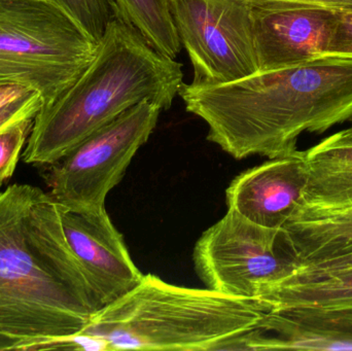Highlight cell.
Wrapping results in <instances>:
<instances>
[{
	"instance_id": "cell-14",
	"label": "cell",
	"mask_w": 352,
	"mask_h": 351,
	"mask_svg": "<svg viewBox=\"0 0 352 351\" xmlns=\"http://www.w3.org/2000/svg\"><path fill=\"white\" fill-rule=\"evenodd\" d=\"M271 310H352V269L318 271L297 267L261 291Z\"/></svg>"
},
{
	"instance_id": "cell-2",
	"label": "cell",
	"mask_w": 352,
	"mask_h": 351,
	"mask_svg": "<svg viewBox=\"0 0 352 351\" xmlns=\"http://www.w3.org/2000/svg\"><path fill=\"white\" fill-rule=\"evenodd\" d=\"M186 111L207 139L241 160L295 152L300 135L322 134L352 119L351 58L320 57L225 84H182Z\"/></svg>"
},
{
	"instance_id": "cell-19",
	"label": "cell",
	"mask_w": 352,
	"mask_h": 351,
	"mask_svg": "<svg viewBox=\"0 0 352 351\" xmlns=\"http://www.w3.org/2000/svg\"><path fill=\"white\" fill-rule=\"evenodd\" d=\"M43 106V98L36 91H27L25 94L12 99L0 106V132L19 122L34 120Z\"/></svg>"
},
{
	"instance_id": "cell-7",
	"label": "cell",
	"mask_w": 352,
	"mask_h": 351,
	"mask_svg": "<svg viewBox=\"0 0 352 351\" xmlns=\"http://www.w3.org/2000/svg\"><path fill=\"white\" fill-rule=\"evenodd\" d=\"M280 231L258 226L228 210L195 245L196 273L210 290L258 298L263 288L297 268L283 247Z\"/></svg>"
},
{
	"instance_id": "cell-9",
	"label": "cell",
	"mask_w": 352,
	"mask_h": 351,
	"mask_svg": "<svg viewBox=\"0 0 352 351\" xmlns=\"http://www.w3.org/2000/svg\"><path fill=\"white\" fill-rule=\"evenodd\" d=\"M250 6L258 71L322 57L338 10L289 1L260 2Z\"/></svg>"
},
{
	"instance_id": "cell-23",
	"label": "cell",
	"mask_w": 352,
	"mask_h": 351,
	"mask_svg": "<svg viewBox=\"0 0 352 351\" xmlns=\"http://www.w3.org/2000/svg\"><path fill=\"white\" fill-rule=\"evenodd\" d=\"M29 90H31V89L20 86V84H0V106L10 102L12 99L25 94Z\"/></svg>"
},
{
	"instance_id": "cell-1",
	"label": "cell",
	"mask_w": 352,
	"mask_h": 351,
	"mask_svg": "<svg viewBox=\"0 0 352 351\" xmlns=\"http://www.w3.org/2000/svg\"><path fill=\"white\" fill-rule=\"evenodd\" d=\"M104 302L41 188L0 192V350H37L80 333Z\"/></svg>"
},
{
	"instance_id": "cell-20",
	"label": "cell",
	"mask_w": 352,
	"mask_h": 351,
	"mask_svg": "<svg viewBox=\"0 0 352 351\" xmlns=\"http://www.w3.org/2000/svg\"><path fill=\"white\" fill-rule=\"evenodd\" d=\"M322 57L352 59V10H337L336 19L331 29Z\"/></svg>"
},
{
	"instance_id": "cell-6",
	"label": "cell",
	"mask_w": 352,
	"mask_h": 351,
	"mask_svg": "<svg viewBox=\"0 0 352 351\" xmlns=\"http://www.w3.org/2000/svg\"><path fill=\"white\" fill-rule=\"evenodd\" d=\"M161 111L156 103L142 101L97 130L63 158L36 167L50 195L72 212L105 208L107 196L152 135Z\"/></svg>"
},
{
	"instance_id": "cell-11",
	"label": "cell",
	"mask_w": 352,
	"mask_h": 351,
	"mask_svg": "<svg viewBox=\"0 0 352 351\" xmlns=\"http://www.w3.org/2000/svg\"><path fill=\"white\" fill-rule=\"evenodd\" d=\"M306 181L303 150L269 158L230 183L228 210L258 226L281 230L301 203Z\"/></svg>"
},
{
	"instance_id": "cell-18",
	"label": "cell",
	"mask_w": 352,
	"mask_h": 351,
	"mask_svg": "<svg viewBox=\"0 0 352 351\" xmlns=\"http://www.w3.org/2000/svg\"><path fill=\"white\" fill-rule=\"evenodd\" d=\"M33 123L34 120H25L0 132V187L14 175Z\"/></svg>"
},
{
	"instance_id": "cell-21",
	"label": "cell",
	"mask_w": 352,
	"mask_h": 351,
	"mask_svg": "<svg viewBox=\"0 0 352 351\" xmlns=\"http://www.w3.org/2000/svg\"><path fill=\"white\" fill-rule=\"evenodd\" d=\"M307 269L318 270V271H341V270L352 269V251L335 256L310 265L300 266Z\"/></svg>"
},
{
	"instance_id": "cell-10",
	"label": "cell",
	"mask_w": 352,
	"mask_h": 351,
	"mask_svg": "<svg viewBox=\"0 0 352 351\" xmlns=\"http://www.w3.org/2000/svg\"><path fill=\"white\" fill-rule=\"evenodd\" d=\"M66 238L105 306L127 295L142 282L121 233L102 208L72 212L62 207Z\"/></svg>"
},
{
	"instance_id": "cell-16",
	"label": "cell",
	"mask_w": 352,
	"mask_h": 351,
	"mask_svg": "<svg viewBox=\"0 0 352 351\" xmlns=\"http://www.w3.org/2000/svg\"><path fill=\"white\" fill-rule=\"evenodd\" d=\"M120 16L133 26L159 53L176 59L180 49L170 0H115Z\"/></svg>"
},
{
	"instance_id": "cell-24",
	"label": "cell",
	"mask_w": 352,
	"mask_h": 351,
	"mask_svg": "<svg viewBox=\"0 0 352 351\" xmlns=\"http://www.w3.org/2000/svg\"><path fill=\"white\" fill-rule=\"evenodd\" d=\"M351 125H352V119L351 120Z\"/></svg>"
},
{
	"instance_id": "cell-15",
	"label": "cell",
	"mask_w": 352,
	"mask_h": 351,
	"mask_svg": "<svg viewBox=\"0 0 352 351\" xmlns=\"http://www.w3.org/2000/svg\"><path fill=\"white\" fill-rule=\"evenodd\" d=\"M297 267L352 251V218L294 216L280 231Z\"/></svg>"
},
{
	"instance_id": "cell-22",
	"label": "cell",
	"mask_w": 352,
	"mask_h": 351,
	"mask_svg": "<svg viewBox=\"0 0 352 351\" xmlns=\"http://www.w3.org/2000/svg\"><path fill=\"white\" fill-rule=\"evenodd\" d=\"M248 4L260 3L266 1H289L300 2V3L316 4V5L326 6L334 10H352V0H239Z\"/></svg>"
},
{
	"instance_id": "cell-17",
	"label": "cell",
	"mask_w": 352,
	"mask_h": 351,
	"mask_svg": "<svg viewBox=\"0 0 352 351\" xmlns=\"http://www.w3.org/2000/svg\"><path fill=\"white\" fill-rule=\"evenodd\" d=\"M63 8L86 31L87 34L99 43L107 25L120 16L115 0H51Z\"/></svg>"
},
{
	"instance_id": "cell-4",
	"label": "cell",
	"mask_w": 352,
	"mask_h": 351,
	"mask_svg": "<svg viewBox=\"0 0 352 351\" xmlns=\"http://www.w3.org/2000/svg\"><path fill=\"white\" fill-rule=\"evenodd\" d=\"M270 310L258 298L184 288L146 274L76 335L87 350H237Z\"/></svg>"
},
{
	"instance_id": "cell-5",
	"label": "cell",
	"mask_w": 352,
	"mask_h": 351,
	"mask_svg": "<svg viewBox=\"0 0 352 351\" xmlns=\"http://www.w3.org/2000/svg\"><path fill=\"white\" fill-rule=\"evenodd\" d=\"M98 43L51 0H0V84L36 91L47 107L88 68Z\"/></svg>"
},
{
	"instance_id": "cell-12",
	"label": "cell",
	"mask_w": 352,
	"mask_h": 351,
	"mask_svg": "<svg viewBox=\"0 0 352 351\" xmlns=\"http://www.w3.org/2000/svg\"><path fill=\"white\" fill-rule=\"evenodd\" d=\"M352 350V310H270L238 350Z\"/></svg>"
},
{
	"instance_id": "cell-3",
	"label": "cell",
	"mask_w": 352,
	"mask_h": 351,
	"mask_svg": "<svg viewBox=\"0 0 352 351\" xmlns=\"http://www.w3.org/2000/svg\"><path fill=\"white\" fill-rule=\"evenodd\" d=\"M182 84V64L157 52L133 26L116 16L88 68L37 113L23 161L34 167L51 164L142 101L168 111Z\"/></svg>"
},
{
	"instance_id": "cell-8",
	"label": "cell",
	"mask_w": 352,
	"mask_h": 351,
	"mask_svg": "<svg viewBox=\"0 0 352 351\" xmlns=\"http://www.w3.org/2000/svg\"><path fill=\"white\" fill-rule=\"evenodd\" d=\"M170 12L194 69L192 84H225L260 70L250 4L239 0H170Z\"/></svg>"
},
{
	"instance_id": "cell-13",
	"label": "cell",
	"mask_w": 352,
	"mask_h": 351,
	"mask_svg": "<svg viewBox=\"0 0 352 351\" xmlns=\"http://www.w3.org/2000/svg\"><path fill=\"white\" fill-rule=\"evenodd\" d=\"M304 155L307 181L301 203L292 216H329L351 210L352 125L324 138Z\"/></svg>"
}]
</instances>
